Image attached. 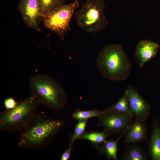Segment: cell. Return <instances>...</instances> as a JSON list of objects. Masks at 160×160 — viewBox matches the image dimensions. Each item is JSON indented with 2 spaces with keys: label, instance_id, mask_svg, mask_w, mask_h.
<instances>
[{
  "label": "cell",
  "instance_id": "8992f818",
  "mask_svg": "<svg viewBox=\"0 0 160 160\" xmlns=\"http://www.w3.org/2000/svg\"><path fill=\"white\" fill-rule=\"evenodd\" d=\"M79 6L75 0L68 4L55 7L43 18L44 23L47 28L57 33L63 40L65 35L71 30L70 24L76 9Z\"/></svg>",
  "mask_w": 160,
  "mask_h": 160
},
{
  "label": "cell",
  "instance_id": "3957f363",
  "mask_svg": "<svg viewBox=\"0 0 160 160\" xmlns=\"http://www.w3.org/2000/svg\"><path fill=\"white\" fill-rule=\"evenodd\" d=\"M28 84L31 95L53 110L59 111L65 106L68 96L63 87L53 78L38 74L30 79Z\"/></svg>",
  "mask_w": 160,
  "mask_h": 160
},
{
  "label": "cell",
  "instance_id": "7c38bea8",
  "mask_svg": "<svg viewBox=\"0 0 160 160\" xmlns=\"http://www.w3.org/2000/svg\"><path fill=\"white\" fill-rule=\"evenodd\" d=\"M148 154L152 160H160V121L153 119V128L148 142Z\"/></svg>",
  "mask_w": 160,
  "mask_h": 160
},
{
  "label": "cell",
  "instance_id": "ba28073f",
  "mask_svg": "<svg viewBox=\"0 0 160 160\" xmlns=\"http://www.w3.org/2000/svg\"><path fill=\"white\" fill-rule=\"evenodd\" d=\"M124 92L127 96L130 109L135 119L145 121L149 115L151 105L132 85L127 87Z\"/></svg>",
  "mask_w": 160,
  "mask_h": 160
},
{
  "label": "cell",
  "instance_id": "4fadbf2b",
  "mask_svg": "<svg viewBox=\"0 0 160 160\" xmlns=\"http://www.w3.org/2000/svg\"><path fill=\"white\" fill-rule=\"evenodd\" d=\"M127 127L120 134L116 140H107L101 145L98 146L96 148L99 150L98 154L105 155L108 160H117L118 143L119 140L124 135Z\"/></svg>",
  "mask_w": 160,
  "mask_h": 160
},
{
  "label": "cell",
  "instance_id": "9c48e42d",
  "mask_svg": "<svg viewBox=\"0 0 160 160\" xmlns=\"http://www.w3.org/2000/svg\"><path fill=\"white\" fill-rule=\"evenodd\" d=\"M159 48V44L152 40L143 39L137 44L134 55L140 68H143L145 63L155 57Z\"/></svg>",
  "mask_w": 160,
  "mask_h": 160
},
{
  "label": "cell",
  "instance_id": "9a60e30c",
  "mask_svg": "<svg viewBox=\"0 0 160 160\" xmlns=\"http://www.w3.org/2000/svg\"><path fill=\"white\" fill-rule=\"evenodd\" d=\"M109 136L104 131L102 132L92 131L85 132L78 139H84L90 141L97 148L106 140Z\"/></svg>",
  "mask_w": 160,
  "mask_h": 160
},
{
  "label": "cell",
  "instance_id": "6da1fadb",
  "mask_svg": "<svg viewBox=\"0 0 160 160\" xmlns=\"http://www.w3.org/2000/svg\"><path fill=\"white\" fill-rule=\"evenodd\" d=\"M63 122L35 113L19 130L18 148L27 150L44 148L52 142Z\"/></svg>",
  "mask_w": 160,
  "mask_h": 160
},
{
  "label": "cell",
  "instance_id": "ac0fdd59",
  "mask_svg": "<svg viewBox=\"0 0 160 160\" xmlns=\"http://www.w3.org/2000/svg\"><path fill=\"white\" fill-rule=\"evenodd\" d=\"M104 111L97 109L88 111L78 110L73 113L72 117L73 119L78 121L88 119L93 117L98 118L104 113Z\"/></svg>",
  "mask_w": 160,
  "mask_h": 160
},
{
  "label": "cell",
  "instance_id": "2e32d148",
  "mask_svg": "<svg viewBox=\"0 0 160 160\" xmlns=\"http://www.w3.org/2000/svg\"><path fill=\"white\" fill-rule=\"evenodd\" d=\"M107 109L116 111L127 117L134 118L130 109L127 96L124 92L122 97L117 102Z\"/></svg>",
  "mask_w": 160,
  "mask_h": 160
},
{
  "label": "cell",
  "instance_id": "7a4b0ae2",
  "mask_svg": "<svg viewBox=\"0 0 160 160\" xmlns=\"http://www.w3.org/2000/svg\"><path fill=\"white\" fill-rule=\"evenodd\" d=\"M96 64L101 76L115 81L126 80L129 76L131 64L120 44L105 46L98 52Z\"/></svg>",
  "mask_w": 160,
  "mask_h": 160
},
{
  "label": "cell",
  "instance_id": "ffe728a7",
  "mask_svg": "<svg viewBox=\"0 0 160 160\" xmlns=\"http://www.w3.org/2000/svg\"><path fill=\"white\" fill-rule=\"evenodd\" d=\"M18 103L13 97H9L4 100V105L6 110H9L15 107Z\"/></svg>",
  "mask_w": 160,
  "mask_h": 160
},
{
  "label": "cell",
  "instance_id": "277c9868",
  "mask_svg": "<svg viewBox=\"0 0 160 160\" xmlns=\"http://www.w3.org/2000/svg\"><path fill=\"white\" fill-rule=\"evenodd\" d=\"M104 0H86L74 13L77 25L85 32L97 33L102 31L108 22L104 14Z\"/></svg>",
  "mask_w": 160,
  "mask_h": 160
},
{
  "label": "cell",
  "instance_id": "7402d4cb",
  "mask_svg": "<svg viewBox=\"0 0 160 160\" xmlns=\"http://www.w3.org/2000/svg\"><path fill=\"white\" fill-rule=\"evenodd\" d=\"M158 105H159V107H160V102H159L158 103Z\"/></svg>",
  "mask_w": 160,
  "mask_h": 160
},
{
  "label": "cell",
  "instance_id": "d6986e66",
  "mask_svg": "<svg viewBox=\"0 0 160 160\" xmlns=\"http://www.w3.org/2000/svg\"><path fill=\"white\" fill-rule=\"evenodd\" d=\"M88 119L78 121L74 127L73 133L71 138L69 146H72L75 142L85 132L86 127Z\"/></svg>",
  "mask_w": 160,
  "mask_h": 160
},
{
  "label": "cell",
  "instance_id": "5b68a950",
  "mask_svg": "<svg viewBox=\"0 0 160 160\" xmlns=\"http://www.w3.org/2000/svg\"><path fill=\"white\" fill-rule=\"evenodd\" d=\"M41 105L38 99L31 95L18 102L14 108L1 112L0 130L8 132L19 130Z\"/></svg>",
  "mask_w": 160,
  "mask_h": 160
},
{
  "label": "cell",
  "instance_id": "52a82bcc",
  "mask_svg": "<svg viewBox=\"0 0 160 160\" xmlns=\"http://www.w3.org/2000/svg\"><path fill=\"white\" fill-rule=\"evenodd\" d=\"M99 117V121L103 128V131L109 136L113 134L121 133L132 122L134 118L107 109Z\"/></svg>",
  "mask_w": 160,
  "mask_h": 160
},
{
  "label": "cell",
  "instance_id": "e0dca14e",
  "mask_svg": "<svg viewBox=\"0 0 160 160\" xmlns=\"http://www.w3.org/2000/svg\"><path fill=\"white\" fill-rule=\"evenodd\" d=\"M41 17H44L53 8L64 4L65 0H38Z\"/></svg>",
  "mask_w": 160,
  "mask_h": 160
},
{
  "label": "cell",
  "instance_id": "30bf717a",
  "mask_svg": "<svg viewBox=\"0 0 160 160\" xmlns=\"http://www.w3.org/2000/svg\"><path fill=\"white\" fill-rule=\"evenodd\" d=\"M19 8L25 23L29 27L40 31L37 22L41 17L38 0H20Z\"/></svg>",
  "mask_w": 160,
  "mask_h": 160
},
{
  "label": "cell",
  "instance_id": "8fae6325",
  "mask_svg": "<svg viewBox=\"0 0 160 160\" xmlns=\"http://www.w3.org/2000/svg\"><path fill=\"white\" fill-rule=\"evenodd\" d=\"M147 129L145 121L135 119L127 128L124 143L127 145L147 140Z\"/></svg>",
  "mask_w": 160,
  "mask_h": 160
},
{
  "label": "cell",
  "instance_id": "44dd1931",
  "mask_svg": "<svg viewBox=\"0 0 160 160\" xmlns=\"http://www.w3.org/2000/svg\"><path fill=\"white\" fill-rule=\"evenodd\" d=\"M72 146H69L63 153L60 157L61 160H68L69 158L72 150Z\"/></svg>",
  "mask_w": 160,
  "mask_h": 160
},
{
  "label": "cell",
  "instance_id": "5bb4252c",
  "mask_svg": "<svg viewBox=\"0 0 160 160\" xmlns=\"http://www.w3.org/2000/svg\"><path fill=\"white\" fill-rule=\"evenodd\" d=\"M149 155L143 149L139 146L133 143L128 144L122 156L124 160H146Z\"/></svg>",
  "mask_w": 160,
  "mask_h": 160
}]
</instances>
